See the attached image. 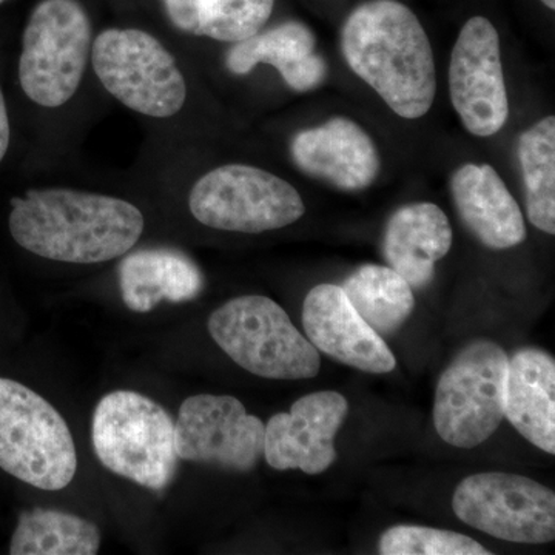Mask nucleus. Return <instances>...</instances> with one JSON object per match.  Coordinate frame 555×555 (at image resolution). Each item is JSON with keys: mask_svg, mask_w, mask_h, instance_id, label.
I'll use <instances>...</instances> for the list:
<instances>
[{"mask_svg": "<svg viewBox=\"0 0 555 555\" xmlns=\"http://www.w3.org/2000/svg\"><path fill=\"white\" fill-rule=\"evenodd\" d=\"M349 68L404 119H420L437 94L436 60L422 22L400 0H364L341 28Z\"/></svg>", "mask_w": 555, "mask_h": 555, "instance_id": "f257e3e1", "label": "nucleus"}, {"mask_svg": "<svg viewBox=\"0 0 555 555\" xmlns=\"http://www.w3.org/2000/svg\"><path fill=\"white\" fill-rule=\"evenodd\" d=\"M10 232L25 250L72 264L122 257L142 232L144 217L129 201L69 189L30 190L11 201Z\"/></svg>", "mask_w": 555, "mask_h": 555, "instance_id": "f03ea898", "label": "nucleus"}, {"mask_svg": "<svg viewBox=\"0 0 555 555\" xmlns=\"http://www.w3.org/2000/svg\"><path fill=\"white\" fill-rule=\"evenodd\" d=\"M91 441L102 465L142 488L163 491L177 474L173 418L134 390L101 398L91 420Z\"/></svg>", "mask_w": 555, "mask_h": 555, "instance_id": "7ed1b4c3", "label": "nucleus"}, {"mask_svg": "<svg viewBox=\"0 0 555 555\" xmlns=\"http://www.w3.org/2000/svg\"><path fill=\"white\" fill-rule=\"evenodd\" d=\"M0 467L42 491H61L78 469L64 416L30 387L0 378Z\"/></svg>", "mask_w": 555, "mask_h": 555, "instance_id": "20e7f679", "label": "nucleus"}, {"mask_svg": "<svg viewBox=\"0 0 555 555\" xmlns=\"http://www.w3.org/2000/svg\"><path fill=\"white\" fill-rule=\"evenodd\" d=\"M208 334L240 367L269 379L317 377L321 358L286 310L259 295L230 299L208 318Z\"/></svg>", "mask_w": 555, "mask_h": 555, "instance_id": "39448f33", "label": "nucleus"}, {"mask_svg": "<svg viewBox=\"0 0 555 555\" xmlns=\"http://www.w3.org/2000/svg\"><path fill=\"white\" fill-rule=\"evenodd\" d=\"M507 358L489 339H477L438 379L434 425L455 448L473 449L491 438L505 418Z\"/></svg>", "mask_w": 555, "mask_h": 555, "instance_id": "423d86ee", "label": "nucleus"}, {"mask_svg": "<svg viewBox=\"0 0 555 555\" xmlns=\"http://www.w3.org/2000/svg\"><path fill=\"white\" fill-rule=\"evenodd\" d=\"M91 43L89 14L78 0H43L24 31L22 90L36 104L56 108L79 89Z\"/></svg>", "mask_w": 555, "mask_h": 555, "instance_id": "0eeeda50", "label": "nucleus"}, {"mask_svg": "<svg viewBox=\"0 0 555 555\" xmlns=\"http://www.w3.org/2000/svg\"><path fill=\"white\" fill-rule=\"evenodd\" d=\"M189 207L201 224L240 233L287 228L306 214L294 185L244 164L218 167L199 178L190 192Z\"/></svg>", "mask_w": 555, "mask_h": 555, "instance_id": "6e6552de", "label": "nucleus"}, {"mask_svg": "<svg viewBox=\"0 0 555 555\" xmlns=\"http://www.w3.org/2000/svg\"><path fill=\"white\" fill-rule=\"evenodd\" d=\"M91 61L105 90L133 112L170 118L184 107V76L155 36L133 28L102 31L91 49Z\"/></svg>", "mask_w": 555, "mask_h": 555, "instance_id": "1a4fd4ad", "label": "nucleus"}, {"mask_svg": "<svg viewBox=\"0 0 555 555\" xmlns=\"http://www.w3.org/2000/svg\"><path fill=\"white\" fill-rule=\"evenodd\" d=\"M455 516L506 542L545 545L555 539L553 489L518 474L466 477L452 496Z\"/></svg>", "mask_w": 555, "mask_h": 555, "instance_id": "9d476101", "label": "nucleus"}, {"mask_svg": "<svg viewBox=\"0 0 555 555\" xmlns=\"http://www.w3.org/2000/svg\"><path fill=\"white\" fill-rule=\"evenodd\" d=\"M264 423L238 398L201 393L179 408L175 451L185 462L250 473L264 454Z\"/></svg>", "mask_w": 555, "mask_h": 555, "instance_id": "9b49d317", "label": "nucleus"}, {"mask_svg": "<svg viewBox=\"0 0 555 555\" xmlns=\"http://www.w3.org/2000/svg\"><path fill=\"white\" fill-rule=\"evenodd\" d=\"M449 96L474 137H494L509 118L499 31L483 16L470 17L459 33L449 61Z\"/></svg>", "mask_w": 555, "mask_h": 555, "instance_id": "f8f14e48", "label": "nucleus"}, {"mask_svg": "<svg viewBox=\"0 0 555 555\" xmlns=\"http://www.w3.org/2000/svg\"><path fill=\"white\" fill-rule=\"evenodd\" d=\"M347 414L349 403L334 390L299 398L291 412L273 415L266 425V462L276 470L301 469L309 476L324 473L337 462L335 436Z\"/></svg>", "mask_w": 555, "mask_h": 555, "instance_id": "ddd939ff", "label": "nucleus"}, {"mask_svg": "<svg viewBox=\"0 0 555 555\" xmlns=\"http://www.w3.org/2000/svg\"><path fill=\"white\" fill-rule=\"evenodd\" d=\"M302 326L317 350L346 366L367 374H389L397 366L385 339L353 309L339 286L320 284L309 292Z\"/></svg>", "mask_w": 555, "mask_h": 555, "instance_id": "4468645a", "label": "nucleus"}, {"mask_svg": "<svg viewBox=\"0 0 555 555\" xmlns=\"http://www.w3.org/2000/svg\"><path fill=\"white\" fill-rule=\"evenodd\" d=\"M291 153L299 170L346 192L374 184L382 167L375 142L363 127L347 118L299 131Z\"/></svg>", "mask_w": 555, "mask_h": 555, "instance_id": "2eb2a0df", "label": "nucleus"}, {"mask_svg": "<svg viewBox=\"0 0 555 555\" xmlns=\"http://www.w3.org/2000/svg\"><path fill=\"white\" fill-rule=\"evenodd\" d=\"M451 193L460 218L483 246L506 250L526 240L524 214L489 164H465L454 171Z\"/></svg>", "mask_w": 555, "mask_h": 555, "instance_id": "dca6fc26", "label": "nucleus"}, {"mask_svg": "<svg viewBox=\"0 0 555 555\" xmlns=\"http://www.w3.org/2000/svg\"><path fill=\"white\" fill-rule=\"evenodd\" d=\"M259 64L275 67L284 82L299 93L318 89L327 76V64L317 53L315 35L299 21L258 31L236 42L225 57L233 75H248Z\"/></svg>", "mask_w": 555, "mask_h": 555, "instance_id": "f3484780", "label": "nucleus"}, {"mask_svg": "<svg viewBox=\"0 0 555 555\" xmlns=\"http://www.w3.org/2000/svg\"><path fill=\"white\" fill-rule=\"evenodd\" d=\"M452 247L447 214L433 203L408 204L387 221L383 254L389 268L411 287L422 288L436 275V264Z\"/></svg>", "mask_w": 555, "mask_h": 555, "instance_id": "a211bd4d", "label": "nucleus"}, {"mask_svg": "<svg viewBox=\"0 0 555 555\" xmlns=\"http://www.w3.org/2000/svg\"><path fill=\"white\" fill-rule=\"evenodd\" d=\"M505 416L529 443L555 454V363L540 349L507 360Z\"/></svg>", "mask_w": 555, "mask_h": 555, "instance_id": "6ab92c4d", "label": "nucleus"}, {"mask_svg": "<svg viewBox=\"0 0 555 555\" xmlns=\"http://www.w3.org/2000/svg\"><path fill=\"white\" fill-rule=\"evenodd\" d=\"M119 286L127 308L147 313L164 301H192L203 292L204 276L182 251L144 248L120 262Z\"/></svg>", "mask_w": 555, "mask_h": 555, "instance_id": "aec40b11", "label": "nucleus"}, {"mask_svg": "<svg viewBox=\"0 0 555 555\" xmlns=\"http://www.w3.org/2000/svg\"><path fill=\"white\" fill-rule=\"evenodd\" d=\"M178 30L219 42H241L262 30L275 0H163Z\"/></svg>", "mask_w": 555, "mask_h": 555, "instance_id": "412c9836", "label": "nucleus"}, {"mask_svg": "<svg viewBox=\"0 0 555 555\" xmlns=\"http://www.w3.org/2000/svg\"><path fill=\"white\" fill-rule=\"evenodd\" d=\"M98 525L64 511L35 507L17 518L11 555H94L101 550Z\"/></svg>", "mask_w": 555, "mask_h": 555, "instance_id": "4be33fe9", "label": "nucleus"}, {"mask_svg": "<svg viewBox=\"0 0 555 555\" xmlns=\"http://www.w3.org/2000/svg\"><path fill=\"white\" fill-rule=\"evenodd\" d=\"M350 305L377 334H392L414 312L411 284L389 266L366 264L343 284Z\"/></svg>", "mask_w": 555, "mask_h": 555, "instance_id": "5701e85b", "label": "nucleus"}, {"mask_svg": "<svg viewBox=\"0 0 555 555\" xmlns=\"http://www.w3.org/2000/svg\"><path fill=\"white\" fill-rule=\"evenodd\" d=\"M526 211L534 228L555 233V118L546 116L518 141Z\"/></svg>", "mask_w": 555, "mask_h": 555, "instance_id": "b1692460", "label": "nucleus"}, {"mask_svg": "<svg viewBox=\"0 0 555 555\" xmlns=\"http://www.w3.org/2000/svg\"><path fill=\"white\" fill-rule=\"evenodd\" d=\"M383 555H489L470 537L427 526L398 525L387 529L378 543Z\"/></svg>", "mask_w": 555, "mask_h": 555, "instance_id": "393cba45", "label": "nucleus"}, {"mask_svg": "<svg viewBox=\"0 0 555 555\" xmlns=\"http://www.w3.org/2000/svg\"><path fill=\"white\" fill-rule=\"evenodd\" d=\"M10 145V120L7 112L5 100H3L2 89H0V163L5 158L7 150Z\"/></svg>", "mask_w": 555, "mask_h": 555, "instance_id": "a878e982", "label": "nucleus"}, {"mask_svg": "<svg viewBox=\"0 0 555 555\" xmlns=\"http://www.w3.org/2000/svg\"><path fill=\"white\" fill-rule=\"evenodd\" d=\"M546 9L555 10V0H540Z\"/></svg>", "mask_w": 555, "mask_h": 555, "instance_id": "bb28decb", "label": "nucleus"}, {"mask_svg": "<svg viewBox=\"0 0 555 555\" xmlns=\"http://www.w3.org/2000/svg\"><path fill=\"white\" fill-rule=\"evenodd\" d=\"M0 2H2V0H0Z\"/></svg>", "mask_w": 555, "mask_h": 555, "instance_id": "cd10ccee", "label": "nucleus"}]
</instances>
